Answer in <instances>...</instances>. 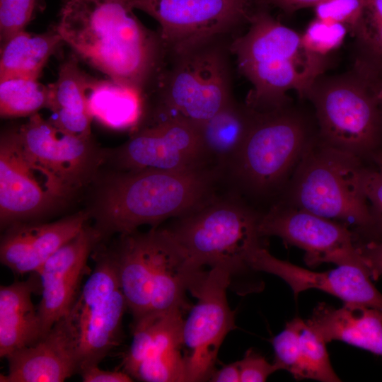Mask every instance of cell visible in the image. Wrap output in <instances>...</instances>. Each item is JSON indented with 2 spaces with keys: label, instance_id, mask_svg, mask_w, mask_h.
Here are the masks:
<instances>
[{
  "label": "cell",
  "instance_id": "cell-1",
  "mask_svg": "<svg viewBox=\"0 0 382 382\" xmlns=\"http://www.w3.org/2000/svg\"><path fill=\"white\" fill-rule=\"evenodd\" d=\"M54 26L80 58L143 96L164 66L158 32L141 23L127 0H61Z\"/></svg>",
  "mask_w": 382,
  "mask_h": 382
},
{
  "label": "cell",
  "instance_id": "cell-2",
  "mask_svg": "<svg viewBox=\"0 0 382 382\" xmlns=\"http://www.w3.org/2000/svg\"><path fill=\"white\" fill-rule=\"evenodd\" d=\"M221 173L213 166L183 170H118L104 178L89 211L102 238L156 227L197 208L218 192Z\"/></svg>",
  "mask_w": 382,
  "mask_h": 382
},
{
  "label": "cell",
  "instance_id": "cell-3",
  "mask_svg": "<svg viewBox=\"0 0 382 382\" xmlns=\"http://www.w3.org/2000/svg\"><path fill=\"white\" fill-rule=\"evenodd\" d=\"M248 24L247 32L233 37L229 45L240 72L252 85L245 104L264 111L289 103L286 93L290 91L305 97L328 69V57L308 51L301 34L265 10L253 11Z\"/></svg>",
  "mask_w": 382,
  "mask_h": 382
},
{
  "label": "cell",
  "instance_id": "cell-4",
  "mask_svg": "<svg viewBox=\"0 0 382 382\" xmlns=\"http://www.w3.org/2000/svg\"><path fill=\"white\" fill-rule=\"evenodd\" d=\"M317 137L305 116L289 103L255 110L243 143L222 172V184L244 199L270 197L285 185Z\"/></svg>",
  "mask_w": 382,
  "mask_h": 382
},
{
  "label": "cell",
  "instance_id": "cell-5",
  "mask_svg": "<svg viewBox=\"0 0 382 382\" xmlns=\"http://www.w3.org/2000/svg\"><path fill=\"white\" fill-rule=\"evenodd\" d=\"M262 214L226 190L175 218L167 228L197 266L225 269L233 281L243 277L262 289V284L253 279L257 272L248 264L251 254L265 247L260 231Z\"/></svg>",
  "mask_w": 382,
  "mask_h": 382
},
{
  "label": "cell",
  "instance_id": "cell-6",
  "mask_svg": "<svg viewBox=\"0 0 382 382\" xmlns=\"http://www.w3.org/2000/svg\"><path fill=\"white\" fill-rule=\"evenodd\" d=\"M365 165L361 158L326 145L317 137L291 176L288 202L346 225L360 244L374 241L364 191Z\"/></svg>",
  "mask_w": 382,
  "mask_h": 382
},
{
  "label": "cell",
  "instance_id": "cell-7",
  "mask_svg": "<svg viewBox=\"0 0 382 382\" xmlns=\"http://www.w3.org/2000/svg\"><path fill=\"white\" fill-rule=\"evenodd\" d=\"M305 98L312 103L320 141L363 161L381 154L382 103L378 81L354 66L318 77Z\"/></svg>",
  "mask_w": 382,
  "mask_h": 382
},
{
  "label": "cell",
  "instance_id": "cell-8",
  "mask_svg": "<svg viewBox=\"0 0 382 382\" xmlns=\"http://www.w3.org/2000/svg\"><path fill=\"white\" fill-rule=\"evenodd\" d=\"M230 41L216 40L171 56L156 81L158 100L149 116L199 126L231 103Z\"/></svg>",
  "mask_w": 382,
  "mask_h": 382
},
{
  "label": "cell",
  "instance_id": "cell-9",
  "mask_svg": "<svg viewBox=\"0 0 382 382\" xmlns=\"http://www.w3.org/2000/svg\"><path fill=\"white\" fill-rule=\"evenodd\" d=\"M127 309L114 258L110 250L103 252L66 316L76 342L79 373L99 365L120 344Z\"/></svg>",
  "mask_w": 382,
  "mask_h": 382
},
{
  "label": "cell",
  "instance_id": "cell-10",
  "mask_svg": "<svg viewBox=\"0 0 382 382\" xmlns=\"http://www.w3.org/2000/svg\"><path fill=\"white\" fill-rule=\"evenodd\" d=\"M72 195L56 175L29 154L19 127L4 130L0 139L1 228L47 214Z\"/></svg>",
  "mask_w": 382,
  "mask_h": 382
},
{
  "label": "cell",
  "instance_id": "cell-11",
  "mask_svg": "<svg viewBox=\"0 0 382 382\" xmlns=\"http://www.w3.org/2000/svg\"><path fill=\"white\" fill-rule=\"evenodd\" d=\"M127 1L158 23L166 57L230 37L253 12V0Z\"/></svg>",
  "mask_w": 382,
  "mask_h": 382
},
{
  "label": "cell",
  "instance_id": "cell-12",
  "mask_svg": "<svg viewBox=\"0 0 382 382\" xmlns=\"http://www.w3.org/2000/svg\"><path fill=\"white\" fill-rule=\"evenodd\" d=\"M232 282L228 270L210 268L193 296L197 301L190 308L183 325L188 382L209 381L223 341L236 328V312L229 307L226 297Z\"/></svg>",
  "mask_w": 382,
  "mask_h": 382
},
{
  "label": "cell",
  "instance_id": "cell-13",
  "mask_svg": "<svg viewBox=\"0 0 382 382\" xmlns=\"http://www.w3.org/2000/svg\"><path fill=\"white\" fill-rule=\"evenodd\" d=\"M261 235L277 236L305 252L306 264L324 262L364 266L354 232L346 225L320 216L289 202L273 204L262 214Z\"/></svg>",
  "mask_w": 382,
  "mask_h": 382
},
{
  "label": "cell",
  "instance_id": "cell-14",
  "mask_svg": "<svg viewBox=\"0 0 382 382\" xmlns=\"http://www.w3.org/2000/svg\"><path fill=\"white\" fill-rule=\"evenodd\" d=\"M148 120L139 124L125 143L109 151L118 170L175 171L212 166L206 160L198 125L180 118Z\"/></svg>",
  "mask_w": 382,
  "mask_h": 382
},
{
  "label": "cell",
  "instance_id": "cell-15",
  "mask_svg": "<svg viewBox=\"0 0 382 382\" xmlns=\"http://www.w3.org/2000/svg\"><path fill=\"white\" fill-rule=\"evenodd\" d=\"M183 311L148 314L133 322L123 371L144 382H186L183 349Z\"/></svg>",
  "mask_w": 382,
  "mask_h": 382
},
{
  "label": "cell",
  "instance_id": "cell-16",
  "mask_svg": "<svg viewBox=\"0 0 382 382\" xmlns=\"http://www.w3.org/2000/svg\"><path fill=\"white\" fill-rule=\"evenodd\" d=\"M23 144L37 161L56 175L74 194L95 178L108 157L91 137L62 130L35 113L19 127Z\"/></svg>",
  "mask_w": 382,
  "mask_h": 382
},
{
  "label": "cell",
  "instance_id": "cell-17",
  "mask_svg": "<svg viewBox=\"0 0 382 382\" xmlns=\"http://www.w3.org/2000/svg\"><path fill=\"white\" fill-rule=\"evenodd\" d=\"M101 239L95 227L86 224L36 272L42 296L37 306L41 320V338L69 312L81 291V281L88 270V257Z\"/></svg>",
  "mask_w": 382,
  "mask_h": 382
},
{
  "label": "cell",
  "instance_id": "cell-18",
  "mask_svg": "<svg viewBox=\"0 0 382 382\" xmlns=\"http://www.w3.org/2000/svg\"><path fill=\"white\" fill-rule=\"evenodd\" d=\"M250 268L276 275L293 291L294 296L309 289H317L344 301L378 309L382 312V294L376 289L364 266L337 265L325 272H313L279 260L265 247L255 250L248 260Z\"/></svg>",
  "mask_w": 382,
  "mask_h": 382
},
{
  "label": "cell",
  "instance_id": "cell-19",
  "mask_svg": "<svg viewBox=\"0 0 382 382\" xmlns=\"http://www.w3.org/2000/svg\"><path fill=\"white\" fill-rule=\"evenodd\" d=\"M90 218L88 210L80 211L53 222L8 226L0 242L1 264L18 275L37 272L58 249L79 234Z\"/></svg>",
  "mask_w": 382,
  "mask_h": 382
},
{
  "label": "cell",
  "instance_id": "cell-20",
  "mask_svg": "<svg viewBox=\"0 0 382 382\" xmlns=\"http://www.w3.org/2000/svg\"><path fill=\"white\" fill-rule=\"evenodd\" d=\"M8 372L1 382H62L79 374L76 339L66 317L35 343L6 358Z\"/></svg>",
  "mask_w": 382,
  "mask_h": 382
},
{
  "label": "cell",
  "instance_id": "cell-21",
  "mask_svg": "<svg viewBox=\"0 0 382 382\" xmlns=\"http://www.w3.org/2000/svg\"><path fill=\"white\" fill-rule=\"evenodd\" d=\"M308 325L326 343L339 340L382 357V312L350 303L337 308L318 303Z\"/></svg>",
  "mask_w": 382,
  "mask_h": 382
},
{
  "label": "cell",
  "instance_id": "cell-22",
  "mask_svg": "<svg viewBox=\"0 0 382 382\" xmlns=\"http://www.w3.org/2000/svg\"><path fill=\"white\" fill-rule=\"evenodd\" d=\"M40 290L36 272L22 282L0 286V357L6 358L13 352L35 343L42 337V326L37 308L32 294Z\"/></svg>",
  "mask_w": 382,
  "mask_h": 382
},
{
  "label": "cell",
  "instance_id": "cell-23",
  "mask_svg": "<svg viewBox=\"0 0 382 382\" xmlns=\"http://www.w3.org/2000/svg\"><path fill=\"white\" fill-rule=\"evenodd\" d=\"M114 258L127 309L134 321L149 313L151 301V233L137 231L120 235Z\"/></svg>",
  "mask_w": 382,
  "mask_h": 382
},
{
  "label": "cell",
  "instance_id": "cell-24",
  "mask_svg": "<svg viewBox=\"0 0 382 382\" xmlns=\"http://www.w3.org/2000/svg\"><path fill=\"white\" fill-rule=\"evenodd\" d=\"M93 77L70 56L59 66L57 80L50 83L47 108L53 115L49 120L63 131L81 137H91L93 120L87 103V91Z\"/></svg>",
  "mask_w": 382,
  "mask_h": 382
},
{
  "label": "cell",
  "instance_id": "cell-25",
  "mask_svg": "<svg viewBox=\"0 0 382 382\" xmlns=\"http://www.w3.org/2000/svg\"><path fill=\"white\" fill-rule=\"evenodd\" d=\"M255 110L233 100L199 125L207 163L221 173L236 154L252 125Z\"/></svg>",
  "mask_w": 382,
  "mask_h": 382
},
{
  "label": "cell",
  "instance_id": "cell-26",
  "mask_svg": "<svg viewBox=\"0 0 382 382\" xmlns=\"http://www.w3.org/2000/svg\"><path fill=\"white\" fill-rule=\"evenodd\" d=\"M64 42L54 25L42 33L20 31L1 44L0 81L38 79L50 57Z\"/></svg>",
  "mask_w": 382,
  "mask_h": 382
},
{
  "label": "cell",
  "instance_id": "cell-27",
  "mask_svg": "<svg viewBox=\"0 0 382 382\" xmlns=\"http://www.w3.org/2000/svg\"><path fill=\"white\" fill-rule=\"evenodd\" d=\"M87 103L93 119L115 129H134L145 112L144 96L111 79L93 78Z\"/></svg>",
  "mask_w": 382,
  "mask_h": 382
},
{
  "label": "cell",
  "instance_id": "cell-28",
  "mask_svg": "<svg viewBox=\"0 0 382 382\" xmlns=\"http://www.w3.org/2000/svg\"><path fill=\"white\" fill-rule=\"evenodd\" d=\"M361 20L354 32L357 55L354 66L382 80V0H364Z\"/></svg>",
  "mask_w": 382,
  "mask_h": 382
},
{
  "label": "cell",
  "instance_id": "cell-29",
  "mask_svg": "<svg viewBox=\"0 0 382 382\" xmlns=\"http://www.w3.org/2000/svg\"><path fill=\"white\" fill-rule=\"evenodd\" d=\"M48 87L37 79L11 78L0 81V114L3 117L30 116L46 108Z\"/></svg>",
  "mask_w": 382,
  "mask_h": 382
},
{
  "label": "cell",
  "instance_id": "cell-30",
  "mask_svg": "<svg viewBox=\"0 0 382 382\" xmlns=\"http://www.w3.org/2000/svg\"><path fill=\"white\" fill-rule=\"evenodd\" d=\"M289 323L299 337L306 378L322 382L341 381L330 364L326 342L317 335L306 321L295 318Z\"/></svg>",
  "mask_w": 382,
  "mask_h": 382
},
{
  "label": "cell",
  "instance_id": "cell-31",
  "mask_svg": "<svg viewBox=\"0 0 382 382\" xmlns=\"http://www.w3.org/2000/svg\"><path fill=\"white\" fill-rule=\"evenodd\" d=\"M348 32L340 23L315 18L301 34V41L312 53L328 57L342 45Z\"/></svg>",
  "mask_w": 382,
  "mask_h": 382
},
{
  "label": "cell",
  "instance_id": "cell-32",
  "mask_svg": "<svg viewBox=\"0 0 382 382\" xmlns=\"http://www.w3.org/2000/svg\"><path fill=\"white\" fill-rule=\"evenodd\" d=\"M272 343L275 354L274 362L279 369L288 371L296 379L306 378L299 337L289 322Z\"/></svg>",
  "mask_w": 382,
  "mask_h": 382
},
{
  "label": "cell",
  "instance_id": "cell-33",
  "mask_svg": "<svg viewBox=\"0 0 382 382\" xmlns=\"http://www.w3.org/2000/svg\"><path fill=\"white\" fill-rule=\"evenodd\" d=\"M365 165L364 191L371 218L375 241H382V154Z\"/></svg>",
  "mask_w": 382,
  "mask_h": 382
},
{
  "label": "cell",
  "instance_id": "cell-34",
  "mask_svg": "<svg viewBox=\"0 0 382 382\" xmlns=\"http://www.w3.org/2000/svg\"><path fill=\"white\" fill-rule=\"evenodd\" d=\"M37 0H0L1 44L25 30L37 9Z\"/></svg>",
  "mask_w": 382,
  "mask_h": 382
},
{
  "label": "cell",
  "instance_id": "cell-35",
  "mask_svg": "<svg viewBox=\"0 0 382 382\" xmlns=\"http://www.w3.org/2000/svg\"><path fill=\"white\" fill-rule=\"evenodd\" d=\"M364 0H323L314 8L316 18L345 25L353 35L363 16Z\"/></svg>",
  "mask_w": 382,
  "mask_h": 382
},
{
  "label": "cell",
  "instance_id": "cell-36",
  "mask_svg": "<svg viewBox=\"0 0 382 382\" xmlns=\"http://www.w3.org/2000/svg\"><path fill=\"white\" fill-rule=\"evenodd\" d=\"M238 361L241 382L266 381L270 375L280 370L275 362H268L263 356L253 349H248Z\"/></svg>",
  "mask_w": 382,
  "mask_h": 382
},
{
  "label": "cell",
  "instance_id": "cell-37",
  "mask_svg": "<svg viewBox=\"0 0 382 382\" xmlns=\"http://www.w3.org/2000/svg\"><path fill=\"white\" fill-rule=\"evenodd\" d=\"M358 247L371 278L378 279L382 276V241H370Z\"/></svg>",
  "mask_w": 382,
  "mask_h": 382
},
{
  "label": "cell",
  "instance_id": "cell-38",
  "mask_svg": "<svg viewBox=\"0 0 382 382\" xmlns=\"http://www.w3.org/2000/svg\"><path fill=\"white\" fill-rule=\"evenodd\" d=\"M83 382H131L134 379L125 371H105L99 365L83 369L79 373Z\"/></svg>",
  "mask_w": 382,
  "mask_h": 382
},
{
  "label": "cell",
  "instance_id": "cell-39",
  "mask_svg": "<svg viewBox=\"0 0 382 382\" xmlns=\"http://www.w3.org/2000/svg\"><path fill=\"white\" fill-rule=\"evenodd\" d=\"M209 381L241 382L238 361L224 365L220 369H215L212 374Z\"/></svg>",
  "mask_w": 382,
  "mask_h": 382
},
{
  "label": "cell",
  "instance_id": "cell-40",
  "mask_svg": "<svg viewBox=\"0 0 382 382\" xmlns=\"http://www.w3.org/2000/svg\"><path fill=\"white\" fill-rule=\"evenodd\" d=\"M266 3L270 4L279 8L280 9L291 13L301 8L307 7H314L323 0H264Z\"/></svg>",
  "mask_w": 382,
  "mask_h": 382
},
{
  "label": "cell",
  "instance_id": "cell-41",
  "mask_svg": "<svg viewBox=\"0 0 382 382\" xmlns=\"http://www.w3.org/2000/svg\"><path fill=\"white\" fill-rule=\"evenodd\" d=\"M380 91H381V103H382V80L380 82Z\"/></svg>",
  "mask_w": 382,
  "mask_h": 382
}]
</instances>
